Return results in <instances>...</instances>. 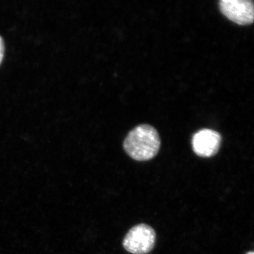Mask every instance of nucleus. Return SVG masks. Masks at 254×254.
<instances>
[{
	"mask_svg": "<svg viewBox=\"0 0 254 254\" xmlns=\"http://www.w3.org/2000/svg\"><path fill=\"white\" fill-rule=\"evenodd\" d=\"M160 138L154 127L142 125L133 128L124 141V149L137 161H148L158 154Z\"/></svg>",
	"mask_w": 254,
	"mask_h": 254,
	"instance_id": "1",
	"label": "nucleus"
},
{
	"mask_svg": "<svg viewBox=\"0 0 254 254\" xmlns=\"http://www.w3.org/2000/svg\"><path fill=\"white\" fill-rule=\"evenodd\" d=\"M156 233L146 224H138L132 227L123 240L125 250L132 254H148L155 247Z\"/></svg>",
	"mask_w": 254,
	"mask_h": 254,
	"instance_id": "2",
	"label": "nucleus"
},
{
	"mask_svg": "<svg viewBox=\"0 0 254 254\" xmlns=\"http://www.w3.org/2000/svg\"><path fill=\"white\" fill-rule=\"evenodd\" d=\"M219 6L222 14L237 24H250L254 21V3L252 1L222 0Z\"/></svg>",
	"mask_w": 254,
	"mask_h": 254,
	"instance_id": "3",
	"label": "nucleus"
},
{
	"mask_svg": "<svg viewBox=\"0 0 254 254\" xmlns=\"http://www.w3.org/2000/svg\"><path fill=\"white\" fill-rule=\"evenodd\" d=\"M221 143L218 132L211 129H202L195 133L192 138L193 151L202 158H210L218 153Z\"/></svg>",
	"mask_w": 254,
	"mask_h": 254,
	"instance_id": "4",
	"label": "nucleus"
},
{
	"mask_svg": "<svg viewBox=\"0 0 254 254\" xmlns=\"http://www.w3.org/2000/svg\"><path fill=\"white\" fill-rule=\"evenodd\" d=\"M4 41H3L2 38L0 36V64L3 60V57H4Z\"/></svg>",
	"mask_w": 254,
	"mask_h": 254,
	"instance_id": "5",
	"label": "nucleus"
},
{
	"mask_svg": "<svg viewBox=\"0 0 254 254\" xmlns=\"http://www.w3.org/2000/svg\"><path fill=\"white\" fill-rule=\"evenodd\" d=\"M246 254H254V252H248V253H247Z\"/></svg>",
	"mask_w": 254,
	"mask_h": 254,
	"instance_id": "6",
	"label": "nucleus"
}]
</instances>
